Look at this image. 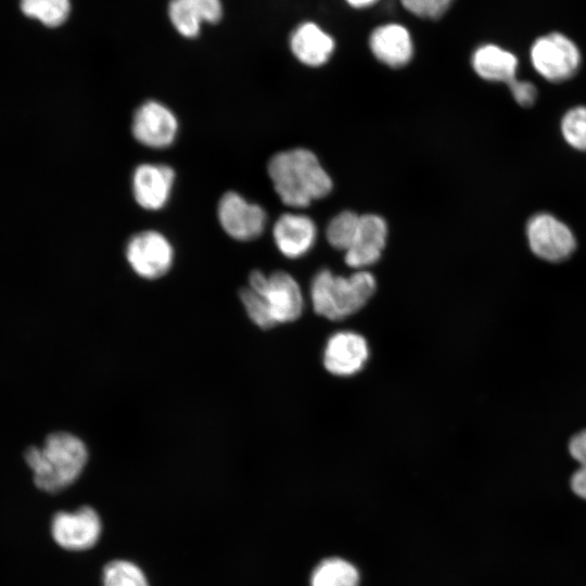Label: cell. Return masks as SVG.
Returning <instances> with one entry per match:
<instances>
[{"instance_id":"cell-22","label":"cell","mask_w":586,"mask_h":586,"mask_svg":"<svg viewBox=\"0 0 586 586\" xmlns=\"http://www.w3.org/2000/svg\"><path fill=\"white\" fill-rule=\"evenodd\" d=\"M360 216L351 211L335 215L328 224L326 237L329 244L340 251H347L356 235Z\"/></svg>"},{"instance_id":"cell-2","label":"cell","mask_w":586,"mask_h":586,"mask_svg":"<svg viewBox=\"0 0 586 586\" xmlns=\"http://www.w3.org/2000/svg\"><path fill=\"white\" fill-rule=\"evenodd\" d=\"M25 460L33 470L35 485L41 491L56 493L79 477L88 460V450L77 436L56 432L50 434L41 447L27 448Z\"/></svg>"},{"instance_id":"cell-17","label":"cell","mask_w":586,"mask_h":586,"mask_svg":"<svg viewBox=\"0 0 586 586\" xmlns=\"http://www.w3.org/2000/svg\"><path fill=\"white\" fill-rule=\"evenodd\" d=\"M334 40L317 24L305 22L291 35L290 48L294 56L307 66H321L334 51Z\"/></svg>"},{"instance_id":"cell-3","label":"cell","mask_w":586,"mask_h":586,"mask_svg":"<svg viewBox=\"0 0 586 586\" xmlns=\"http://www.w3.org/2000/svg\"><path fill=\"white\" fill-rule=\"evenodd\" d=\"M375 288V278L366 270L342 277L324 268L319 270L311 281L313 308L327 319L341 320L362 308Z\"/></svg>"},{"instance_id":"cell-9","label":"cell","mask_w":586,"mask_h":586,"mask_svg":"<svg viewBox=\"0 0 586 586\" xmlns=\"http://www.w3.org/2000/svg\"><path fill=\"white\" fill-rule=\"evenodd\" d=\"M175 182L176 171L170 165L141 163L133 168L131 174V194L142 209L158 212L169 203Z\"/></svg>"},{"instance_id":"cell-12","label":"cell","mask_w":586,"mask_h":586,"mask_svg":"<svg viewBox=\"0 0 586 586\" xmlns=\"http://www.w3.org/2000/svg\"><path fill=\"white\" fill-rule=\"evenodd\" d=\"M369 357L366 339L353 331H340L331 335L323 352L324 368L337 377L359 372Z\"/></svg>"},{"instance_id":"cell-8","label":"cell","mask_w":586,"mask_h":586,"mask_svg":"<svg viewBox=\"0 0 586 586\" xmlns=\"http://www.w3.org/2000/svg\"><path fill=\"white\" fill-rule=\"evenodd\" d=\"M531 61L534 68L547 80L560 82L576 73L581 54L572 40L553 33L534 42L531 48Z\"/></svg>"},{"instance_id":"cell-10","label":"cell","mask_w":586,"mask_h":586,"mask_svg":"<svg viewBox=\"0 0 586 586\" xmlns=\"http://www.w3.org/2000/svg\"><path fill=\"white\" fill-rule=\"evenodd\" d=\"M102 532L97 511L88 506L76 511H60L51 521V535L63 549L82 551L93 547Z\"/></svg>"},{"instance_id":"cell-20","label":"cell","mask_w":586,"mask_h":586,"mask_svg":"<svg viewBox=\"0 0 586 586\" xmlns=\"http://www.w3.org/2000/svg\"><path fill=\"white\" fill-rule=\"evenodd\" d=\"M21 9L46 26L56 27L66 21L71 3L69 0H21Z\"/></svg>"},{"instance_id":"cell-11","label":"cell","mask_w":586,"mask_h":586,"mask_svg":"<svg viewBox=\"0 0 586 586\" xmlns=\"http://www.w3.org/2000/svg\"><path fill=\"white\" fill-rule=\"evenodd\" d=\"M526 234L533 253L548 262L568 258L576 246L571 229L547 213L536 214L528 220Z\"/></svg>"},{"instance_id":"cell-14","label":"cell","mask_w":586,"mask_h":586,"mask_svg":"<svg viewBox=\"0 0 586 586\" xmlns=\"http://www.w3.org/2000/svg\"><path fill=\"white\" fill-rule=\"evenodd\" d=\"M316 235L317 228L314 220L303 214H282L272 228L277 249L291 259L305 255L314 246Z\"/></svg>"},{"instance_id":"cell-5","label":"cell","mask_w":586,"mask_h":586,"mask_svg":"<svg viewBox=\"0 0 586 586\" xmlns=\"http://www.w3.org/2000/svg\"><path fill=\"white\" fill-rule=\"evenodd\" d=\"M125 256L136 275L146 280H156L170 270L175 250L169 238L163 232L144 229L128 239Z\"/></svg>"},{"instance_id":"cell-23","label":"cell","mask_w":586,"mask_h":586,"mask_svg":"<svg viewBox=\"0 0 586 586\" xmlns=\"http://www.w3.org/2000/svg\"><path fill=\"white\" fill-rule=\"evenodd\" d=\"M561 131L571 146L586 151V106L569 110L561 120Z\"/></svg>"},{"instance_id":"cell-19","label":"cell","mask_w":586,"mask_h":586,"mask_svg":"<svg viewBox=\"0 0 586 586\" xmlns=\"http://www.w3.org/2000/svg\"><path fill=\"white\" fill-rule=\"evenodd\" d=\"M310 582L311 586H358L359 574L349 562L331 558L315 569Z\"/></svg>"},{"instance_id":"cell-16","label":"cell","mask_w":586,"mask_h":586,"mask_svg":"<svg viewBox=\"0 0 586 586\" xmlns=\"http://www.w3.org/2000/svg\"><path fill=\"white\" fill-rule=\"evenodd\" d=\"M168 16L175 29L186 38H195L203 23H217L222 16L220 0H170Z\"/></svg>"},{"instance_id":"cell-1","label":"cell","mask_w":586,"mask_h":586,"mask_svg":"<svg viewBox=\"0 0 586 586\" xmlns=\"http://www.w3.org/2000/svg\"><path fill=\"white\" fill-rule=\"evenodd\" d=\"M267 173L277 195L290 207H307L332 190L331 177L318 157L304 148L273 154L267 163Z\"/></svg>"},{"instance_id":"cell-21","label":"cell","mask_w":586,"mask_h":586,"mask_svg":"<svg viewBox=\"0 0 586 586\" xmlns=\"http://www.w3.org/2000/svg\"><path fill=\"white\" fill-rule=\"evenodd\" d=\"M102 586H149V582L137 564L118 559L103 568Z\"/></svg>"},{"instance_id":"cell-26","label":"cell","mask_w":586,"mask_h":586,"mask_svg":"<svg viewBox=\"0 0 586 586\" xmlns=\"http://www.w3.org/2000/svg\"><path fill=\"white\" fill-rule=\"evenodd\" d=\"M349 5L357 9H364L373 5L379 0H346Z\"/></svg>"},{"instance_id":"cell-7","label":"cell","mask_w":586,"mask_h":586,"mask_svg":"<svg viewBox=\"0 0 586 586\" xmlns=\"http://www.w3.org/2000/svg\"><path fill=\"white\" fill-rule=\"evenodd\" d=\"M216 215L222 231L239 242L259 238L267 224L266 211L233 190L221 194L217 202Z\"/></svg>"},{"instance_id":"cell-15","label":"cell","mask_w":586,"mask_h":586,"mask_svg":"<svg viewBox=\"0 0 586 586\" xmlns=\"http://www.w3.org/2000/svg\"><path fill=\"white\" fill-rule=\"evenodd\" d=\"M369 47L377 60L393 68L407 65L413 54V43L408 29L396 23L373 29Z\"/></svg>"},{"instance_id":"cell-18","label":"cell","mask_w":586,"mask_h":586,"mask_svg":"<svg viewBox=\"0 0 586 586\" xmlns=\"http://www.w3.org/2000/svg\"><path fill=\"white\" fill-rule=\"evenodd\" d=\"M472 66L481 78L504 82L510 90L520 80L515 78L518 68L515 55L495 44L477 48L472 56Z\"/></svg>"},{"instance_id":"cell-13","label":"cell","mask_w":586,"mask_h":586,"mask_svg":"<svg viewBox=\"0 0 586 586\" xmlns=\"http://www.w3.org/2000/svg\"><path fill=\"white\" fill-rule=\"evenodd\" d=\"M386 238L387 225L381 216L361 215L353 243L345 251V263L359 270L373 265L382 255Z\"/></svg>"},{"instance_id":"cell-25","label":"cell","mask_w":586,"mask_h":586,"mask_svg":"<svg viewBox=\"0 0 586 586\" xmlns=\"http://www.w3.org/2000/svg\"><path fill=\"white\" fill-rule=\"evenodd\" d=\"M454 0H400L403 7L411 14L436 20L441 17L450 7Z\"/></svg>"},{"instance_id":"cell-24","label":"cell","mask_w":586,"mask_h":586,"mask_svg":"<svg viewBox=\"0 0 586 586\" xmlns=\"http://www.w3.org/2000/svg\"><path fill=\"white\" fill-rule=\"evenodd\" d=\"M569 449L581 466L571 477V488L578 497L586 499V430L571 440Z\"/></svg>"},{"instance_id":"cell-4","label":"cell","mask_w":586,"mask_h":586,"mask_svg":"<svg viewBox=\"0 0 586 586\" xmlns=\"http://www.w3.org/2000/svg\"><path fill=\"white\" fill-rule=\"evenodd\" d=\"M247 286L263 301L271 320L277 326L296 320L304 308V298L297 281L282 270L269 275L253 270Z\"/></svg>"},{"instance_id":"cell-6","label":"cell","mask_w":586,"mask_h":586,"mask_svg":"<svg viewBox=\"0 0 586 586\" xmlns=\"http://www.w3.org/2000/svg\"><path fill=\"white\" fill-rule=\"evenodd\" d=\"M179 119L165 103L150 99L133 111L130 130L133 139L141 145L164 150L171 146L179 133Z\"/></svg>"}]
</instances>
